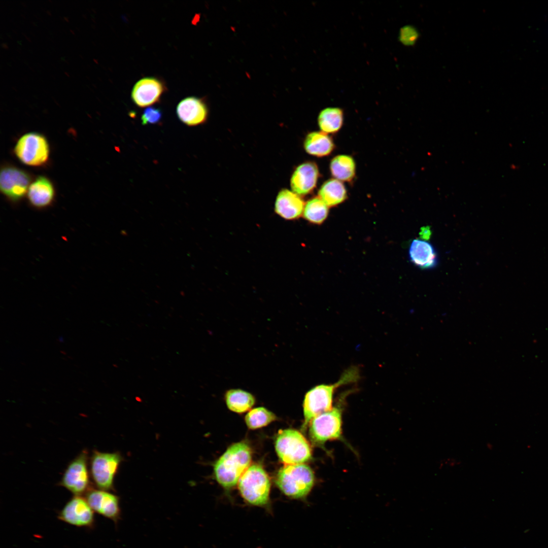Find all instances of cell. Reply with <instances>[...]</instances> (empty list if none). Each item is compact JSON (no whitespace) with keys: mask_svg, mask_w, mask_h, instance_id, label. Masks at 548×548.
I'll list each match as a JSON object with an SVG mask.
<instances>
[{"mask_svg":"<svg viewBox=\"0 0 548 548\" xmlns=\"http://www.w3.org/2000/svg\"><path fill=\"white\" fill-rule=\"evenodd\" d=\"M251 460V449L246 443L232 444L214 465L216 480L225 488L233 487L249 468Z\"/></svg>","mask_w":548,"mask_h":548,"instance_id":"obj_1","label":"cell"},{"mask_svg":"<svg viewBox=\"0 0 548 548\" xmlns=\"http://www.w3.org/2000/svg\"><path fill=\"white\" fill-rule=\"evenodd\" d=\"M358 378V369L353 367L346 370L336 383L318 385L309 391L303 404L304 421L302 429L305 430L314 417L332 409L333 394L338 387L356 382Z\"/></svg>","mask_w":548,"mask_h":548,"instance_id":"obj_2","label":"cell"},{"mask_svg":"<svg viewBox=\"0 0 548 548\" xmlns=\"http://www.w3.org/2000/svg\"><path fill=\"white\" fill-rule=\"evenodd\" d=\"M314 480V473L306 464H285L279 471L276 483L287 496L301 499L311 491Z\"/></svg>","mask_w":548,"mask_h":548,"instance_id":"obj_3","label":"cell"},{"mask_svg":"<svg viewBox=\"0 0 548 548\" xmlns=\"http://www.w3.org/2000/svg\"><path fill=\"white\" fill-rule=\"evenodd\" d=\"M238 482L240 493L248 503L259 506L268 503L270 483L262 466L258 464L251 465Z\"/></svg>","mask_w":548,"mask_h":548,"instance_id":"obj_4","label":"cell"},{"mask_svg":"<svg viewBox=\"0 0 548 548\" xmlns=\"http://www.w3.org/2000/svg\"><path fill=\"white\" fill-rule=\"evenodd\" d=\"M275 448L279 457L285 464H302L312 458L310 444L300 432L294 429L279 431Z\"/></svg>","mask_w":548,"mask_h":548,"instance_id":"obj_5","label":"cell"},{"mask_svg":"<svg viewBox=\"0 0 548 548\" xmlns=\"http://www.w3.org/2000/svg\"><path fill=\"white\" fill-rule=\"evenodd\" d=\"M122 460L119 452L92 451L89 459L90 474L96 488L114 490V479Z\"/></svg>","mask_w":548,"mask_h":548,"instance_id":"obj_6","label":"cell"},{"mask_svg":"<svg viewBox=\"0 0 548 548\" xmlns=\"http://www.w3.org/2000/svg\"><path fill=\"white\" fill-rule=\"evenodd\" d=\"M309 434L312 442L323 447L328 440L339 438L341 435V409L334 407L314 417L310 423Z\"/></svg>","mask_w":548,"mask_h":548,"instance_id":"obj_7","label":"cell"},{"mask_svg":"<svg viewBox=\"0 0 548 548\" xmlns=\"http://www.w3.org/2000/svg\"><path fill=\"white\" fill-rule=\"evenodd\" d=\"M88 454L83 450L67 466L59 485L75 496L86 494L91 488L88 467Z\"/></svg>","mask_w":548,"mask_h":548,"instance_id":"obj_8","label":"cell"},{"mask_svg":"<svg viewBox=\"0 0 548 548\" xmlns=\"http://www.w3.org/2000/svg\"><path fill=\"white\" fill-rule=\"evenodd\" d=\"M14 152L17 158L24 164L37 166L43 165L47 161L49 146L43 135L29 132L18 140Z\"/></svg>","mask_w":548,"mask_h":548,"instance_id":"obj_9","label":"cell"},{"mask_svg":"<svg viewBox=\"0 0 548 548\" xmlns=\"http://www.w3.org/2000/svg\"><path fill=\"white\" fill-rule=\"evenodd\" d=\"M94 512L85 498L74 496L59 512L58 518L75 526L92 528L95 524Z\"/></svg>","mask_w":548,"mask_h":548,"instance_id":"obj_10","label":"cell"},{"mask_svg":"<svg viewBox=\"0 0 548 548\" xmlns=\"http://www.w3.org/2000/svg\"><path fill=\"white\" fill-rule=\"evenodd\" d=\"M30 182L29 175L19 168L5 166L1 169L0 188L12 201L16 202L23 198L28 190Z\"/></svg>","mask_w":548,"mask_h":548,"instance_id":"obj_11","label":"cell"},{"mask_svg":"<svg viewBox=\"0 0 548 548\" xmlns=\"http://www.w3.org/2000/svg\"><path fill=\"white\" fill-rule=\"evenodd\" d=\"M85 498L94 512L116 522L120 517L119 497L108 491L91 488Z\"/></svg>","mask_w":548,"mask_h":548,"instance_id":"obj_12","label":"cell"},{"mask_svg":"<svg viewBox=\"0 0 548 548\" xmlns=\"http://www.w3.org/2000/svg\"><path fill=\"white\" fill-rule=\"evenodd\" d=\"M320 173L317 164L306 161L299 164L294 170L291 179V188L299 196L312 192L316 187Z\"/></svg>","mask_w":548,"mask_h":548,"instance_id":"obj_13","label":"cell"},{"mask_svg":"<svg viewBox=\"0 0 548 548\" xmlns=\"http://www.w3.org/2000/svg\"><path fill=\"white\" fill-rule=\"evenodd\" d=\"M165 90L163 83L155 78H144L134 85L131 98L139 107H145L158 102Z\"/></svg>","mask_w":548,"mask_h":548,"instance_id":"obj_14","label":"cell"},{"mask_svg":"<svg viewBox=\"0 0 548 548\" xmlns=\"http://www.w3.org/2000/svg\"><path fill=\"white\" fill-rule=\"evenodd\" d=\"M176 113L183 123L189 126H194L207 121L208 109L202 99L191 96L185 98L178 104Z\"/></svg>","mask_w":548,"mask_h":548,"instance_id":"obj_15","label":"cell"},{"mask_svg":"<svg viewBox=\"0 0 548 548\" xmlns=\"http://www.w3.org/2000/svg\"><path fill=\"white\" fill-rule=\"evenodd\" d=\"M304 205L300 196L292 191L283 189L276 197L275 210L283 218L293 220L303 214Z\"/></svg>","mask_w":548,"mask_h":548,"instance_id":"obj_16","label":"cell"},{"mask_svg":"<svg viewBox=\"0 0 548 548\" xmlns=\"http://www.w3.org/2000/svg\"><path fill=\"white\" fill-rule=\"evenodd\" d=\"M410 261L419 268L430 269L438 263L437 254L434 247L427 241L415 239L409 248Z\"/></svg>","mask_w":548,"mask_h":548,"instance_id":"obj_17","label":"cell"},{"mask_svg":"<svg viewBox=\"0 0 548 548\" xmlns=\"http://www.w3.org/2000/svg\"><path fill=\"white\" fill-rule=\"evenodd\" d=\"M54 195V187L50 180L44 177H40L29 185L27 197L33 207L42 209L52 204Z\"/></svg>","mask_w":548,"mask_h":548,"instance_id":"obj_18","label":"cell"},{"mask_svg":"<svg viewBox=\"0 0 548 548\" xmlns=\"http://www.w3.org/2000/svg\"><path fill=\"white\" fill-rule=\"evenodd\" d=\"M305 152L312 156L322 157L330 155L334 150L333 140L328 134L321 131L309 133L303 142Z\"/></svg>","mask_w":548,"mask_h":548,"instance_id":"obj_19","label":"cell"},{"mask_svg":"<svg viewBox=\"0 0 548 548\" xmlns=\"http://www.w3.org/2000/svg\"><path fill=\"white\" fill-rule=\"evenodd\" d=\"M318 197L328 207H335L347 198V190L342 183L334 178L323 183L318 190Z\"/></svg>","mask_w":548,"mask_h":548,"instance_id":"obj_20","label":"cell"},{"mask_svg":"<svg viewBox=\"0 0 548 548\" xmlns=\"http://www.w3.org/2000/svg\"><path fill=\"white\" fill-rule=\"evenodd\" d=\"M356 163L350 155L340 154L334 157L329 164L330 172L334 179L341 182H352L356 175Z\"/></svg>","mask_w":548,"mask_h":548,"instance_id":"obj_21","label":"cell"},{"mask_svg":"<svg viewBox=\"0 0 548 548\" xmlns=\"http://www.w3.org/2000/svg\"><path fill=\"white\" fill-rule=\"evenodd\" d=\"M344 119L343 110L338 107H328L322 110L318 117V124L321 131L327 134L338 132Z\"/></svg>","mask_w":548,"mask_h":548,"instance_id":"obj_22","label":"cell"},{"mask_svg":"<svg viewBox=\"0 0 548 548\" xmlns=\"http://www.w3.org/2000/svg\"><path fill=\"white\" fill-rule=\"evenodd\" d=\"M227 405L231 410L242 413L249 410L255 403L254 397L241 389H232L225 394Z\"/></svg>","mask_w":548,"mask_h":548,"instance_id":"obj_23","label":"cell"},{"mask_svg":"<svg viewBox=\"0 0 548 548\" xmlns=\"http://www.w3.org/2000/svg\"><path fill=\"white\" fill-rule=\"evenodd\" d=\"M304 218L310 222L322 223L328 214V207L318 196L309 199L304 205Z\"/></svg>","mask_w":548,"mask_h":548,"instance_id":"obj_24","label":"cell"},{"mask_svg":"<svg viewBox=\"0 0 548 548\" xmlns=\"http://www.w3.org/2000/svg\"><path fill=\"white\" fill-rule=\"evenodd\" d=\"M276 419L274 414L262 407L251 410L245 417L246 424L251 429L265 426Z\"/></svg>","mask_w":548,"mask_h":548,"instance_id":"obj_25","label":"cell"},{"mask_svg":"<svg viewBox=\"0 0 548 548\" xmlns=\"http://www.w3.org/2000/svg\"><path fill=\"white\" fill-rule=\"evenodd\" d=\"M162 117V111L156 107H149L143 112L141 120L143 125L155 124L160 122Z\"/></svg>","mask_w":548,"mask_h":548,"instance_id":"obj_26","label":"cell"},{"mask_svg":"<svg viewBox=\"0 0 548 548\" xmlns=\"http://www.w3.org/2000/svg\"><path fill=\"white\" fill-rule=\"evenodd\" d=\"M461 463V461L455 458L448 457L446 458H443L439 461L438 463V468L439 469H442L447 467L453 468L459 466Z\"/></svg>","mask_w":548,"mask_h":548,"instance_id":"obj_27","label":"cell"},{"mask_svg":"<svg viewBox=\"0 0 548 548\" xmlns=\"http://www.w3.org/2000/svg\"><path fill=\"white\" fill-rule=\"evenodd\" d=\"M420 235L421 239L427 241L428 240L431 235V230L429 227H423L421 228L420 232Z\"/></svg>","mask_w":548,"mask_h":548,"instance_id":"obj_28","label":"cell"},{"mask_svg":"<svg viewBox=\"0 0 548 548\" xmlns=\"http://www.w3.org/2000/svg\"><path fill=\"white\" fill-rule=\"evenodd\" d=\"M510 167L511 169L517 171L519 170L520 166L517 163H512L510 164Z\"/></svg>","mask_w":548,"mask_h":548,"instance_id":"obj_29","label":"cell"},{"mask_svg":"<svg viewBox=\"0 0 548 548\" xmlns=\"http://www.w3.org/2000/svg\"><path fill=\"white\" fill-rule=\"evenodd\" d=\"M59 341H60V342H61V341H63V339H62V337H59Z\"/></svg>","mask_w":548,"mask_h":548,"instance_id":"obj_30","label":"cell"}]
</instances>
